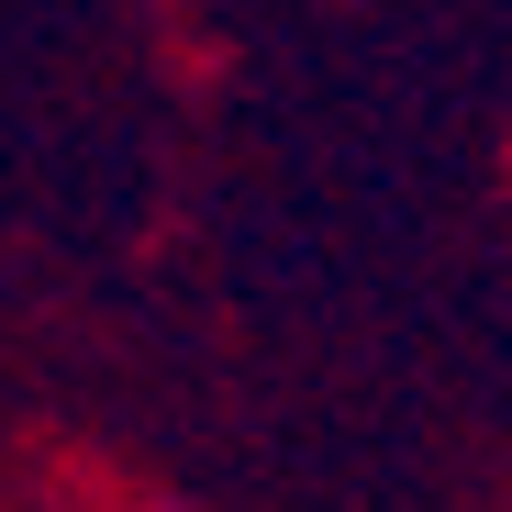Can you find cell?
Segmentation results:
<instances>
[{
  "instance_id": "cell-1",
  "label": "cell",
  "mask_w": 512,
  "mask_h": 512,
  "mask_svg": "<svg viewBox=\"0 0 512 512\" xmlns=\"http://www.w3.org/2000/svg\"><path fill=\"white\" fill-rule=\"evenodd\" d=\"M156 512H167V501H156Z\"/></svg>"
}]
</instances>
